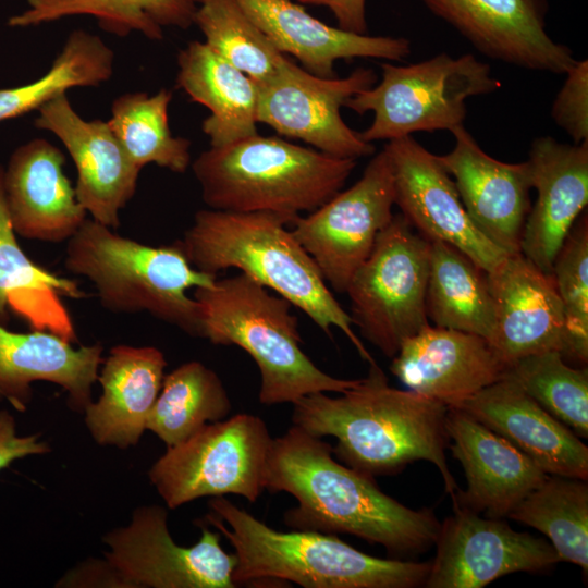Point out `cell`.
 I'll list each match as a JSON object with an SVG mask.
<instances>
[{"label": "cell", "instance_id": "13", "mask_svg": "<svg viewBox=\"0 0 588 588\" xmlns=\"http://www.w3.org/2000/svg\"><path fill=\"white\" fill-rule=\"evenodd\" d=\"M377 82L378 75L368 68L343 78H322L291 62L278 76L258 85L257 122L333 157L370 156L375 146L343 121L341 108Z\"/></svg>", "mask_w": 588, "mask_h": 588}, {"label": "cell", "instance_id": "24", "mask_svg": "<svg viewBox=\"0 0 588 588\" xmlns=\"http://www.w3.org/2000/svg\"><path fill=\"white\" fill-rule=\"evenodd\" d=\"M506 439L548 475L588 479V448L568 427L503 378L457 407Z\"/></svg>", "mask_w": 588, "mask_h": 588}, {"label": "cell", "instance_id": "30", "mask_svg": "<svg viewBox=\"0 0 588 588\" xmlns=\"http://www.w3.org/2000/svg\"><path fill=\"white\" fill-rule=\"evenodd\" d=\"M426 313L436 327L473 333L489 343L495 317L486 271L456 247L430 241Z\"/></svg>", "mask_w": 588, "mask_h": 588}, {"label": "cell", "instance_id": "40", "mask_svg": "<svg viewBox=\"0 0 588 588\" xmlns=\"http://www.w3.org/2000/svg\"><path fill=\"white\" fill-rule=\"evenodd\" d=\"M47 452L49 446L37 434L17 436L13 416L0 411V471L19 458Z\"/></svg>", "mask_w": 588, "mask_h": 588}, {"label": "cell", "instance_id": "16", "mask_svg": "<svg viewBox=\"0 0 588 588\" xmlns=\"http://www.w3.org/2000/svg\"><path fill=\"white\" fill-rule=\"evenodd\" d=\"M420 1L491 59L553 74H565L577 61L547 33V0Z\"/></svg>", "mask_w": 588, "mask_h": 588}, {"label": "cell", "instance_id": "21", "mask_svg": "<svg viewBox=\"0 0 588 588\" xmlns=\"http://www.w3.org/2000/svg\"><path fill=\"white\" fill-rule=\"evenodd\" d=\"M537 198L527 216L519 252L551 274L553 262L588 204V140L534 139L527 159Z\"/></svg>", "mask_w": 588, "mask_h": 588}, {"label": "cell", "instance_id": "33", "mask_svg": "<svg viewBox=\"0 0 588 588\" xmlns=\"http://www.w3.org/2000/svg\"><path fill=\"white\" fill-rule=\"evenodd\" d=\"M546 535L560 561L588 569L587 480L547 475L509 514Z\"/></svg>", "mask_w": 588, "mask_h": 588}, {"label": "cell", "instance_id": "23", "mask_svg": "<svg viewBox=\"0 0 588 588\" xmlns=\"http://www.w3.org/2000/svg\"><path fill=\"white\" fill-rule=\"evenodd\" d=\"M62 151L44 138L19 146L3 172L9 218L16 234L47 243L69 241L87 219L63 173Z\"/></svg>", "mask_w": 588, "mask_h": 588}, {"label": "cell", "instance_id": "34", "mask_svg": "<svg viewBox=\"0 0 588 588\" xmlns=\"http://www.w3.org/2000/svg\"><path fill=\"white\" fill-rule=\"evenodd\" d=\"M172 91L166 88L154 95L125 93L111 106L108 124L139 168L155 163L175 173L191 166V142L173 136L168 119Z\"/></svg>", "mask_w": 588, "mask_h": 588}, {"label": "cell", "instance_id": "18", "mask_svg": "<svg viewBox=\"0 0 588 588\" xmlns=\"http://www.w3.org/2000/svg\"><path fill=\"white\" fill-rule=\"evenodd\" d=\"M450 132L453 149L437 157L452 177L467 215L498 247L507 254L520 253L532 188L528 161L507 163L492 158L464 125Z\"/></svg>", "mask_w": 588, "mask_h": 588}, {"label": "cell", "instance_id": "4", "mask_svg": "<svg viewBox=\"0 0 588 588\" xmlns=\"http://www.w3.org/2000/svg\"><path fill=\"white\" fill-rule=\"evenodd\" d=\"M209 507L206 522L235 551V586L277 580L305 588H415L425 586L430 571V562L372 556L333 534L272 529L224 497L211 498Z\"/></svg>", "mask_w": 588, "mask_h": 588}, {"label": "cell", "instance_id": "9", "mask_svg": "<svg viewBox=\"0 0 588 588\" xmlns=\"http://www.w3.org/2000/svg\"><path fill=\"white\" fill-rule=\"evenodd\" d=\"M429 258L430 241L401 213L394 215L347 284L353 324L389 358L406 339L429 324Z\"/></svg>", "mask_w": 588, "mask_h": 588}, {"label": "cell", "instance_id": "14", "mask_svg": "<svg viewBox=\"0 0 588 588\" xmlns=\"http://www.w3.org/2000/svg\"><path fill=\"white\" fill-rule=\"evenodd\" d=\"M501 519L453 506L440 524L425 587L481 588L512 573H541L561 562L551 543Z\"/></svg>", "mask_w": 588, "mask_h": 588}, {"label": "cell", "instance_id": "8", "mask_svg": "<svg viewBox=\"0 0 588 588\" xmlns=\"http://www.w3.org/2000/svg\"><path fill=\"white\" fill-rule=\"evenodd\" d=\"M381 81L348 98L344 107L371 124L359 133L371 143L411 136L416 132L452 131L463 125L466 100L501 87L490 66L470 53L437 54L407 65L381 64Z\"/></svg>", "mask_w": 588, "mask_h": 588}, {"label": "cell", "instance_id": "28", "mask_svg": "<svg viewBox=\"0 0 588 588\" xmlns=\"http://www.w3.org/2000/svg\"><path fill=\"white\" fill-rule=\"evenodd\" d=\"M3 172L0 166V323L8 324L10 309L33 330L76 343V330L62 297L85 295L75 281L35 264L19 245L7 208Z\"/></svg>", "mask_w": 588, "mask_h": 588}, {"label": "cell", "instance_id": "32", "mask_svg": "<svg viewBox=\"0 0 588 588\" xmlns=\"http://www.w3.org/2000/svg\"><path fill=\"white\" fill-rule=\"evenodd\" d=\"M231 409L219 376L193 360L164 376L146 429L169 448L185 441L206 424L226 418Z\"/></svg>", "mask_w": 588, "mask_h": 588}, {"label": "cell", "instance_id": "29", "mask_svg": "<svg viewBox=\"0 0 588 588\" xmlns=\"http://www.w3.org/2000/svg\"><path fill=\"white\" fill-rule=\"evenodd\" d=\"M176 86L209 109L201 128L211 147L257 134L258 85L203 41H191L177 56Z\"/></svg>", "mask_w": 588, "mask_h": 588}, {"label": "cell", "instance_id": "31", "mask_svg": "<svg viewBox=\"0 0 588 588\" xmlns=\"http://www.w3.org/2000/svg\"><path fill=\"white\" fill-rule=\"evenodd\" d=\"M206 0H27V8L8 20L10 27H30L75 15H89L107 33L137 32L160 40L163 29H186Z\"/></svg>", "mask_w": 588, "mask_h": 588}, {"label": "cell", "instance_id": "38", "mask_svg": "<svg viewBox=\"0 0 588 588\" xmlns=\"http://www.w3.org/2000/svg\"><path fill=\"white\" fill-rule=\"evenodd\" d=\"M561 301L565 344L563 357L588 362V223L580 218L558 253L551 272Z\"/></svg>", "mask_w": 588, "mask_h": 588}, {"label": "cell", "instance_id": "19", "mask_svg": "<svg viewBox=\"0 0 588 588\" xmlns=\"http://www.w3.org/2000/svg\"><path fill=\"white\" fill-rule=\"evenodd\" d=\"M507 368L486 339L430 324L402 343L390 366L408 390L449 408L503 379Z\"/></svg>", "mask_w": 588, "mask_h": 588}, {"label": "cell", "instance_id": "12", "mask_svg": "<svg viewBox=\"0 0 588 588\" xmlns=\"http://www.w3.org/2000/svg\"><path fill=\"white\" fill-rule=\"evenodd\" d=\"M221 534L201 525L192 547L174 542L167 512L158 505L136 510L132 522L105 537L107 565L119 587L234 588L236 555L226 553Z\"/></svg>", "mask_w": 588, "mask_h": 588}, {"label": "cell", "instance_id": "25", "mask_svg": "<svg viewBox=\"0 0 588 588\" xmlns=\"http://www.w3.org/2000/svg\"><path fill=\"white\" fill-rule=\"evenodd\" d=\"M236 2L281 53L295 57L304 70L318 77H336L334 64L339 60L401 61L411 53L407 38L369 36L332 27L293 0Z\"/></svg>", "mask_w": 588, "mask_h": 588}, {"label": "cell", "instance_id": "10", "mask_svg": "<svg viewBox=\"0 0 588 588\" xmlns=\"http://www.w3.org/2000/svg\"><path fill=\"white\" fill-rule=\"evenodd\" d=\"M272 441L260 417L240 413L206 424L169 446L152 465L149 478L170 509L226 494L255 502L266 490Z\"/></svg>", "mask_w": 588, "mask_h": 588}, {"label": "cell", "instance_id": "5", "mask_svg": "<svg viewBox=\"0 0 588 588\" xmlns=\"http://www.w3.org/2000/svg\"><path fill=\"white\" fill-rule=\"evenodd\" d=\"M191 164L210 209L270 212L293 224L343 188L356 160L257 133L210 146Z\"/></svg>", "mask_w": 588, "mask_h": 588}, {"label": "cell", "instance_id": "2", "mask_svg": "<svg viewBox=\"0 0 588 588\" xmlns=\"http://www.w3.org/2000/svg\"><path fill=\"white\" fill-rule=\"evenodd\" d=\"M369 365L367 377L336 397L316 392L292 403L293 425L319 438H335L332 449L339 461L372 478L400 473L416 461L430 462L454 503L460 488L445 456L449 407L389 385L377 363Z\"/></svg>", "mask_w": 588, "mask_h": 588}, {"label": "cell", "instance_id": "41", "mask_svg": "<svg viewBox=\"0 0 588 588\" xmlns=\"http://www.w3.org/2000/svg\"><path fill=\"white\" fill-rule=\"evenodd\" d=\"M301 4L326 7L338 22V27L367 34L366 0H296Z\"/></svg>", "mask_w": 588, "mask_h": 588}, {"label": "cell", "instance_id": "15", "mask_svg": "<svg viewBox=\"0 0 588 588\" xmlns=\"http://www.w3.org/2000/svg\"><path fill=\"white\" fill-rule=\"evenodd\" d=\"M395 205L428 241L451 244L486 272L509 254L488 240L467 215L450 174L412 135L389 140Z\"/></svg>", "mask_w": 588, "mask_h": 588}, {"label": "cell", "instance_id": "20", "mask_svg": "<svg viewBox=\"0 0 588 588\" xmlns=\"http://www.w3.org/2000/svg\"><path fill=\"white\" fill-rule=\"evenodd\" d=\"M486 279L495 317L490 344L509 366L546 351L563 355L564 315L552 274L516 253L486 272Z\"/></svg>", "mask_w": 588, "mask_h": 588}, {"label": "cell", "instance_id": "37", "mask_svg": "<svg viewBox=\"0 0 588 588\" xmlns=\"http://www.w3.org/2000/svg\"><path fill=\"white\" fill-rule=\"evenodd\" d=\"M577 437H588V369L565 363L559 351H546L512 363L504 376Z\"/></svg>", "mask_w": 588, "mask_h": 588}, {"label": "cell", "instance_id": "1", "mask_svg": "<svg viewBox=\"0 0 588 588\" xmlns=\"http://www.w3.org/2000/svg\"><path fill=\"white\" fill-rule=\"evenodd\" d=\"M266 490L296 499L297 506L284 513L286 526L350 534L396 556L429 550L440 530L432 511L409 509L383 493L375 478L334 460L328 442L295 425L273 438Z\"/></svg>", "mask_w": 588, "mask_h": 588}, {"label": "cell", "instance_id": "11", "mask_svg": "<svg viewBox=\"0 0 588 588\" xmlns=\"http://www.w3.org/2000/svg\"><path fill=\"white\" fill-rule=\"evenodd\" d=\"M394 205L392 166L382 149L356 183L298 217L291 232L317 264L327 284L345 293L352 275L392 220Z\"/></svg>", "mask_w": 588, "mask_h": 588}, {"label": "cell", "instance_id": "27", "mask_svg": "<svg viewBox=\"0 0 588 588\" xmlns=\"http://www.w3.org/2000/svg\"><path fill=\"white\" fill-rule=\"evenodd\" d=\"M102 394L86 408V425L101 445H135L160 392L167 360L154 346L115 345L102 362Z\"/></svg>", "mask_w": 588, "mask_h": 588}, {"label": "cell", "instance_id": "36", "mask_svg": "<svg viewBox=\"0 0 588 588\" xmlns=\"http://www.w3.org/2000/svg\"><path fill=\"white\" fill-rule=\"evenodd\" d=\"M205 44L257 85L278 76L292 61L281 53L236 0H206L194 17Z\"/></svg>", "mask_w": 588, "mask_h": 588}, {"label": "cell", "instance_id": "3", "mask_svg": "<svg viewBox=\"0 0 588 588\" xmlns=\"http://www.w3.org/2000/svg\"><path fill=\"white\" fill-rule=\"evenodd\" d=\"M289 222L270 212L203 209L183 238L174 242L189 264L217 275L235 268L303 310L327 335L340 329L369 364L376 360L353 330L317 264L285 229Z\"/></svg>", "mask_w": 588, "mask_h": 588}, {"label": "cell", "instance_id": "17", "mask_svg": "<svg viewBox=\"0 0 588 588\" xmlns=\"http://www.w3.org/2000/svg\"><path fill=\"white\" fill-rule=\"evenodd\" d=\"M35 126L56 135L77 171L75 192L91 219L117 230L120 211L133 198L139 169L130 158L108 122L84 120L66 94L38 110Z\"/></svg>", "mask_w": 588, "mask_h": 588}, {"label": "cell", "instance_id": "26", "mask_svg": "<svg viewBox=\"0 0 588 588\" xmlns=\"http://www.w3.org/2000/svg\"><path fill=\"white\" fill-rule=\"evenodd\" d=\"M48 331L12 332L0 323V396L17 412L32 400V383L48 381L69 393L75 411L91 402V387L103 362L100 344L73 347Z\"/></svg>", "mask_w": 588, "mask_h": 588}, {"label": "cell", "instance_id": "22", "mask_svg": "<svg viewBox=\"0 0 588 588\" xmlns=\"http://www.w3.org/2000/svg\"><path fill=\"white\" fill-rule=\"evenodd\" d=\"M446 431L449 448L467 482L453 506L504 518L548 475L506 439L460 408H449Z\"/></svg>", "mask_w": 588, "mask_h": 588}, {"label": "cell", "instance_id": "7", "mask_svg": "<svg viewBox=\"0 0 588 588\" xmlns=\"http://www.w3.org/2000/svg\"><path fill=\"white\" fill-rule=\"evenodd\" d=\"M65 269L88 279L100 305L117 314L148 313L200 338V309L189 289L217 280L194 268L173 243L154 247L86 219L66 241Z\"/></svg>", "mask_w": 588, "mask_h": 588}, {"label": "cell", "instance_id": "39", "mask_svg": "<svg viewBox=\"0 0 588 588\" xmlns=\"http://www.w3.org/2000/svg\"><path fill=\"white\" fill-rule=\"evenodd\" d=\"M565 74L551 117L574 144H580L588 140V60H577Z\"/></svg>", "mask_w": 588, "mask_h": 588}, {"label": "cell", "instance_id": "6", "mask_svg": "<svg viewBox=\"0 0 588 588\" xmlns=\"http://www.w3.org/2000/svg\"><path fill=\"white\" fill-rule=\"evenodd\" d=\"M200 309V338L236 345L256 363L261 404L294 403L316 392H338L359 379H341L318 368L301 348L293 305L243 273L217 279L193 294Z\"/></svg>", "mask_w": 588, "mask_h": 588}, {"label": "cell", "instance_id": "35", "mask_svg": "<svg viewBox=\"0 0 588 588\" xmlns=\"http://www.w3.org/2000/svg\"><path fill=\"white\" fill-rule=\"evenodd\" d=\"M113 51L84 29L73 30L50 69L34 82L0 89V122L14 119L74 87H93L113 73Z\"/></svg>", "mask_w": 588, "mask_h": 588}]
</instances>
